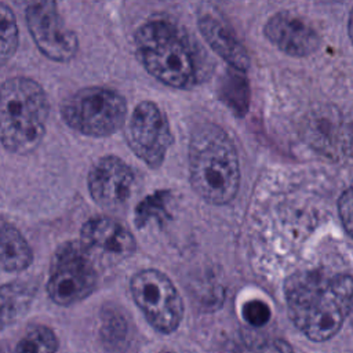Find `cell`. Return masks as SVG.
<instances>
[{
	"label": "cell",
	"mask_w": 353,
	"mask_h": 353,
	"mask_svg": "<svg viewBox=\"0 0 353 353\" xmlns=\"http://www.w3.org/2000/svg\"><path fill=\"white\" fill-rule=\"evenodd\" d=\"M58 338L46 325L32 327L18 342L17 353H57Z\"/></svg>",
	"instance_id": "obj_16"
},
{
	"label": "cell",
	"mask_w": 353,
	"mask_h": 353,
	"mask_svg": "<svg viewBox=\"0 0 353 353\" xmlns=\"http://www.w3.org/2000/svg\"><path fill=\"white\" fill-rule=\"evenodd\" d=\"M189 176L194 192L207 203L232 201L240 186V161L228 131L211 121L199 124L190 135Z\"/></svg>",
	"instance_id": "obj_2"
},
{
	"label": "cell",
	"mask_w": 353,
	"mask_h": 353,
	"mask_svg": "<svg viewBox=\"0 0 353 353\" xmlns=\"http://www.w3.org/2000/svg\"><path fill=\"white\" fill-rule=\"evenodd\" d=\"M243 320L252 327H263L269 323L272 317L270 307L262 299H248L241 306Z\"/></svg>",
	"instance_id": "obj_20"
},
{
	"label": "cell",
	"mask_w": 353,
	"mask_h": 353,
	"mask_svg": "<svg viewBox=\"0 0 353 353\" xmlns=\"http://www.w3.org/2000/svg\"><path fill=\"white\" fill-rule=\"evenodd\" d=\"M30 292L23 285L4 284L1 287V324L15 320L22 314L23 307L29 303Z\"/></svg>",
	"instance_id": "obj_18"
},
{
	"label": "cell",
	"mask_w": 353,
	"mask_h": 353,
	"mask_svg": "<svg viewBox=\"0 0 353 353\" xmlns=\"http://www.w3.org/2000/svg\"><path fill=\"white\" fill-rule=\"evenodd\" d=\"M50 116L43 85L28 76H12L0 88V139L14 154H29L41 143Z\"/></svg>",
	"instance_id": "obj_4"
},
{
	"label": "cell",
	"mask_w": 353,
	"mask_h": 353,
	"mask_svg": "<svg viewBox=\"0 0 353 353\" xmlns=\"http://www.w3.org/2000/svg\"><path fill=\"white\" fill-rule=\"evenodd\" d=\"M33 261L30 245L22 233L11 223H1L0 265L4 272L25 270Z\"/></svg>",
	"instance_id": "obj_14"
},
{
	"label": "cell",
	"mask_w": 353,
	"mask_h": 353,
	"mask_svg": "<svg viewBox=\"0 0 353 353\" xmlns=\"http://www.w3.org/2000/svg\"><path fill=\"white\" fill-rule=\"evenodd\" d=\"M134 51L142 68L161 84L189 90L197 83V61L186 34L167 19H149L134 33Z\"/></svg>",
	"instance_id": "obj_3"
},
{
	"label": "cell",
	"mask_w": 353,
	"mask_h": 353,
	"mask_svg": "<svg viewBox=\"0 0 353 353\" xmlns=\"http://www.w3.org/2000/svg\"><path fill=\"white\" fill-rule=\"evenodd\" d=\"M131 295L148 323L161 334H172L183 319V301L174 283L157 269L135 273Z\"/></svg>",
	"instance_id": "obj_7"
},
{
	"label": "cell",
	"mask_w": 353,
	"mask_h": 353,
	"mask_svg": "<svg viewBox=\"0 0 353 353\" xmlns=\"http://www.w3.org/2000/svg\"><path fill=\"white\" fill-rule=\"evenodd\" d=\"M81 241L88 248L99 250L114 256H130L135 252L137 243L131 232L109 216L88 219L81 228Z\"/></svg>",
	"instance_id": "obj_13"
},
{
	"label": "cell",
	"mask_w": 353,
	"mask_h": 353,
	"mask_svg": "<svg viewBox=\"0 0 353 353\" xmlns=\"http://www.w3.org/2000/svg\"><path fill=\"white\" fill-rule=\"evenodd\" d=\"M0 29H1V41H0V59L4 66L17 52L19 46V28L17 17L12 8L1 1L0 6Z\"/></svg>",
	"instance_id": "obj_15"
},
{
	"label": "cell",
	"mask_w": 353,
	"mask_h": 353,
	"mask_svg": "<svg viewBox=\"0 0 353 353\" xmlns=\"http://www.w3.org/2000/svg\"><path fill=\"white\" fill-rule=\"evenodd\" d=\"M17 7H19V8H23L25 6H28L29 3H32V1H36V0H11Z\"/></svg>",
	"instance_id": "obj_22"
},
{
	"label": "cell",
	"mask_w": 353,
	"mask_h": 353,
	"mask_svg": "<svg viewBox=\"0 0 353 353\" xmlns=\"http://www.w3.org/2000/svg\"><path fill=\"white\" fill-rule=\"evenodd\" d=\"M167 196H168V192H156L154 194L146 197L143 201L139 203L137 208V216H135L138 228L145 225L153 216L163 218L167 215V211H165Z\"/></svg>",
	"instance_id": "obj_19"
},
{
	"label": "cell",
	"mask_w": 353,
	"mask_h": 353,
	"mask_svg": "<svg viewBox=\"0 0 353 353\" xmlns=\"http://www.w3.org/2000/svg\"><path fill=\"white\" fill-rule=\"evenodd\" d=\"M288 314L295 327L314 342L332 338L350 314L353 279L303 270L290 276L284 284Z\"/></svg>",
	"instance_id": "obj_1"
},
{
	"label": "cell",
	"mask_w": 353,
	"mask_h": 353,
	"mask_svg": "<svg viewBox=\"0 0 353 353\" xmlns=\"http://www.w3.org/2000/svg\"><path fill=\"white\" fill-rule=\"evenodd\" d=\"M269 43L290 57H307L320 47L317 30L302 17L291 11H277L263 25Z\"/></svg>",
	"instance_id": "obj_11"
},
{
	"label": "cell",
	"mask_w": 353,
	"mask_h": 353,
	"mask_svg": "<svg viewBox=\"0 0 353 353\" xmlns=\"http://www.w3.org/2000/svg\"><path fill=\"white\" fill-rule=\"evenodd\" d=\"M230 353H294L291 345L281 338L248 335L232 342Z\"/></svg>",
	"instance_id": "obj_17"
},
{
	"label": "cell",
	"mask_w": 353,
	"mask_h": 353,
	"mask_svg": "<svg viewBox=\"0 0 353 353\" xmlns=\"http://www.w3.org/2000/svg\"><path fill=\"white\" fill-rule=\"evenodd\" d=\"M349 317H350V321H352V324H353V303H352V309H350V314H349Z\"/></svg>",
	"instance_id": "obj_24"
},
{
	"label": "cell",
	"mask_w": 353,
	"mask_h": 353,
	"mask_svg": "<svg viewBox=\"0 0 353 353\" xmlns=\"http://www.w3.org/2000/svg\"><path fill=\"white\" fill-rule=\"evenodd\" d=\"M98 274L83 241H66L54 254L47 283L48 296L61 306L85 299L97 287Z\"/></svg>",
	"instance_id": "obj_6"
},
{
	"label": "cell",
	"mask_w": 353,
	"mask_h": 353,
	"mask_svg": "<svg viewBox=\"0 0 353 353\" xmlns=\"http://www.w3.org/2000/svg\"><path fill=\"white\" fill-rule=\"evenodd\" d=\"M61 0H37L22 8L28 32L43 57L70 62L79 52V37L59 11Z\"/></svg>",
	"instance_id": "obj_8"
},
{
	"label": "cell",
	"mask_w": 353,
	"mask_h": 353,
	"mask_svg": "<svg viewBox=\"0 0 353 353\" xmlns=\"http://www.w3.org/2000/svg\"><path fill=\"white\" fill-rule=\"evenodd\" d=\"M338 210L346 232L353 237V186L339 197Z\"/></svg>",
	"instance_id": "obj_21"
},
{
	"label": "cell",
	"mask_w": 353,
	"mask_h": 353,
	"mask_svg": "<svg viewBox=\"0 0 353 353\" xmlns=\"http://www.w3.org/2000/svg\"><path fill=\"white\" fill-rule=\"evenodd\" d=\"M197 28L207 43L225 63L236 72H247L251 66L250 54L233 30L230 23L214 11H201L197 17Z\"/></svg>",
	"instance_id": "obj_12"
},
{
	"label": "cell",
	"mask_w": 353,
	"mask_h": 353,
	"mask_svg": "<svg viewBox=\"0 0 353 353\" xmlns=\"http://www.w3.org/2000/svg\"><path fill=\"white\" fill-rule=\"evenodd\" d=\"M349 36H350V40L353 43V8H352L350 15H349Z\"/></svg>",
	"instance_id": "obj_23"
},
{
	"label": "cell",
	"mask_w": 353,
	"mask_h": 353,
	"mask_svg": "<svg viewBox=\"0 0 353 353\" xmlns=\"http://www.w3.org/2000/svg\"><path fill=\"white\" fill-rule=\"evenodd\" d=\"M125 141L132 153L150 168H159L172 143L167 114L153 101L135 105L125 123Z\"/></svg>",
	"instance_id": "obj_9"
},
{
	"label": "cell",
	"mask_w": 353,
	"mask_h": 353,
	"mask_svg": "<svg viewBox=\"0 0 353 353\" xmlns=\"http://www.w3.org/2000/svg\"><path fill=\"white\" fill-rule=\"evenodd\" d=\"M134 171L120 157L106 154L90 170L87 186L91 199L102 208L117 210L123 207L132 192Z\"/></svg>",
	"instance_id": "obj_10"
},
{
	"label": "cell",
	"mask_w": 353,
	"mask_h": 353,
	"mask_svg": "<svg viewBox=\"0 0 353 353\" xmlns=\"http://www.w3.org/2000/svg\"><path fill=\"white\" fill-rule=\"evenodd\" d=\"M63 123L73 131L92 138L116 134L127 123L125 97L114 88L83 87L69 94L59 105Z\"/></svg>",
	"instance_id": "obj_5"
},
{
	"label": "cell",
	"mask_w": 353,
	"mask_h": 353,
	"mask_svg": "<svg viewBox=\"0 0 353 353\" xmlns=\"http://www.w3.org/2000/svg\"><path fill=\"white\" fill-rule=\"evenodd\" d=\"M160 353H172V352H160Z\"/></svg>",
	"instance_id": "obj_25"
}]
</instances>
